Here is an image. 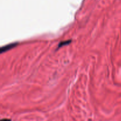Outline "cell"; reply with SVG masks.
Listing matches in <instances>:
<instances>
[{"mask_svg": "<svg viewBox=\"0 0 121 121\" xmlns=\"http://www.w3.org/2000/svg\"><path fill=\"white\" fill-rule=\"evenodd\" d=\"M17 44V43H11L7 45V46H3V47H1V53H2L4 52H7L9 50H11V48L15 47V46H16V45Z\"/></svg>", "mask_w": 121, "mask_h": 121, "instance_id": "cell-1", "label": "cell"}, {"mask_svg": "<svg viewBox=\"0 0 121 121\" xmlns=\"http://www.w3.org/2000/svg\"><path fill=\"white\" fill-rule=\"evenodd\" d=\"M71 41H72V40H67V41H61V42L59 44V47H63L64 46H66V45H68L70 43Z\"/></svg>", "mask_w": 121, "mask_h": 121, "instance_id": "cell-2", "label": "cell"}, {"mask_svg": "<svg viewBox=\"0 0 121 121\" xmlns=\"http://www.w3.org/2000/svg\"><path fill=\"white\" fill-rule=\"evenodd\" d=\"M1 121H11V120L8 119H1Z\"/></svg>", "mask_w": 121, "mask_h": 121, "instance_id": "cell-3", "label": "cell"}]
</instances>
